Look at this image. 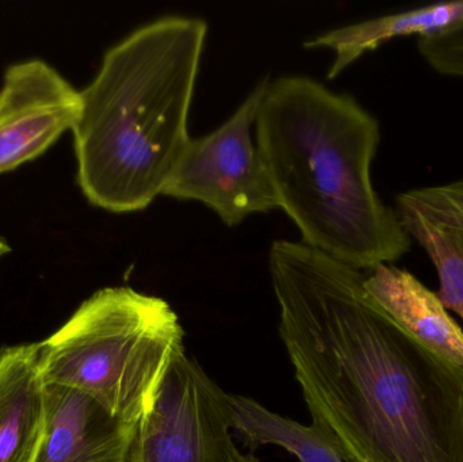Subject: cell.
Masks as SVG:
<instances>
[{
	"label": "cell",
	"instance_id": "6da1fadb",
	"mask_svg": "<svg viewBox=\"0 0 463 462\" xmlns=\"http://www.w3.org/2000/svg\"><path fill=\"white\" fill-rule=\"evenodd\" d=\"M269 268L310 428L348 462H463L462 366L402 330L361 270L290 240Z\"/></svg>",
	"mask_w": 463,
	"mask_h": 462
},
{
	"label": "cell",
	"instance_id": "7a4b0ae2",
	"mask_svg": "<svg viewBox=\"0 0 463 462\" xmlns=\"http://www.w3.org/2000/svg\"><path fill=\"white\" fill-rule=\"evenodd\" d=\"M255 129L279 209L302 243L356 270L410 251L412 240L372 181L380 124L355 98L282 76L269 83Z\"/></svg>",
	"mask_w": 463,
	"mask_h": 462
},
{
	"label": "cell",
	"instance_id": "3957f363",
	"mask_svg": "<svg viewBox=\"0 0 463 462\" xmlns=\"http://www.w3.org/2000/svg\"><path fill=\"white\" fill-rule=\"evenodd\" d=\"M208 24L168 15L111 46L80 91L73 127L78 184L113 213L148 208L189 146V114Z\"/></svg>",
	"mask_w": 463,
	"mask_h": 462
},
{
	"label": "cell",
	"instance_id": "277c9868",
	"mask_svg": "<svg viewBox=\"0 0 463 462\" xmlns=\"http://www.w3.org/2000/svg\"><path fill=\"white\" fill-rule=\"evenodd\" d=\"M184 336L167 301L132 288H105L41 342L43 382L87 393L136 425L184 352Z\"/></svg>",
	"mask_w": 463,
	"mask_h": 462
},
{
	"label": "cell",
	"instance_id": "5b68a950",
	"mask_svg": "<svg viewBox=\"0 0 463 462\" xmlns=\"http://www.w3.org/2000/svg\"><path fill=\"white\" fill-rule=\"evenodd\" d=\"M232 430L231 395L184 350L136 423L125 462H260L237 449Z\"/></svg>",
	"mask_w": 463,
	"mask_h": 462
},
{
	"label": "cell",
	"instance_id": "8992f818",
	"mask_svg": "<svg viewBox=\"0 0 463 462\" xmlns=\"http://www.w3.org/2000/svg\"><path fill=\"white\" fill-rule=\"evenodd\" d=\"M269 80L260 81L214 132L190 140L163 194L205 203L234 227L253 213L279 209L252 127Z\"/></svg>",
	"mask_w": 463,
	"mask_h": 462
},
{
	"label": "cell",
	"instance_id": "52a82bcc",
	"mask_svg": "<svg viewBox=\"0 0 463 462\" xmlns=\"http://www.w3.org/2000/svg\"><path fill=\"white\" fill-rule=\"evenodd\" d=\"M80 113V91L48 62L8 68L0 90V175L45 154Z\"/></svg>",
	"mask_w": 463,
	"mask_h": 462
},
{
	"label": "cell",
	"instance_id": "ba28073f",
	"mask_svg": "<svg viewBox=\"0 0 463 462\" xmlns=\"http://www.w3.org/2000/svg\"><path fill=\"white\" fill-rule=\"evenodd\" d=\"M45 415L32 462H125L135 425L87 393L45 382Z\"/></svg>",
	"mask_w": 463,
	"mask_h": 462
},
{
	"label": "cell",
	"instance_id": "9c48e42d",
	"mask_svg": "<svg viewBox=\"0 0 463 462\" xmlns=\"http://www.w3.org/2000/svg\"><path fill=\"white\" fill-rule=\"evenodd\" d=\"M394 211L437 269L438 297L463 320V178L400 193Z\"/></svg>",
	"mask_w": 463,
	"mask_h": 462
},
{
	"label": "cell",
	"instance_id": "30bf717a",
	"mask_svg": "<svg viewBox=\"0 0 463 462\" xmlns=\"http://www.w3.org/2000/svg\"><path fill=\"white\" fill-rule=\"evenodd\" d=\"M364 276L370 297L413 338L463 368V331L437 293L412 273L380 265Z\"/></svg>",
	"mask_w": 463,
	"mask_h": 462
},
{
	"label": "cell",
	"instance_id": "8fae6325",
	"mask_svg": "<svg viewBox=\"0 0 463 462\" xmlns=\"http://www.w3.org/2000/svg\"><path fill=\"white\" fill-rule=\"evenodd\" d=\"M41 342L0 349V462H32L45 415Z\"/></svg>",
	"mask_w": 463,
	"mask_h": 462
},
{
	"label": "cell",
	"instance_id": "7c38bea8",
	"mask_svg": "<svg viewBox=\"0 0 463 462\" xmlns=\"http://www.w3.org/2000/svg\"><path fill=\"white\" fill-rule=\"evenodd\" d=\"M462 18L463 0L435 3L331 30L305 42V48H331L335 52V61L328 72V79H335L364 53L377 51L388 41L411 35L427 37L453 26Z\"/></svg>",
	"mask_w": 463,
	"mask_h": 462
},
{
	"label": "cell",
	"instance_id": "4fadbf2b",
	"mask_svg": "<svg viewBox=\"0 0 463 462\" xmlns=\"http://www.w3.org/2000/svg\"><path fill=\"white\" fill-rule=\"evenodd\" d=\"M232 423L245 447L277 445L299 462H348L312 428L269 411L253 399L231 395Z\"/></svg>",
	"mask_w": 463,
	"mask_h": 462
},
{
	"label": "cell",
	"instance_id": "5bb4252c",
	"mask_svg": "<svg viewBox=\"0 0 463 462\" xmlns=\"http://www.w3.org/2000/svg\"><path fill=\"white\" fill-rule=\"evenodd\" d=\"M418 48L435 72L463 79V18L448 29L419 38Z\"/></svg>",
	"mask_w": 463,
	"mask_h": 462
},
{
	"label": "cell",
	"instance_id": "9a60e30c",
	"mask_svg": "<svg viewBox=\"0 0 463 462\" xmlns=\"http://www.w3.org/2000/svg\"><path fill=\"white\" fill-rule=\"evenodd\" d=\"M11 251L10 246L5 239L0 238V258L5 257V254Z\"/></svg>",
	"mask_w": 463,
	"mask_h": 462
}]
</instances>
